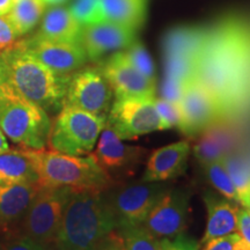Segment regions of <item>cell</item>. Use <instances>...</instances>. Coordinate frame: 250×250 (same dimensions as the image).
Wrapping results in <instances>:
<instances>
[{"mask_svg": "<svg viewBox=\"0 0 250 250\" xmlns=\"http://www.w3.org/2000/svg\"><path fill=\"white\" fill-rule=\"evenodd\" d=\"M19 44L61 76H71L88 62L80 43L58 42L33 36L19 41Z\"/></svg>", "mask_w": 250, "mask_h": 250, "instance_id": "14", "label": "cell"}, {"mask_svg": "<svg viewBox=\"0 0 250 250\" xmlns=\"http://www.w3.org/2000/svg\"><path fill=\"white\" fill-rule=\"evenodd\" d=\"M228 174L235 187L239 203L246 208L250 198V168L242 159L227 155L223 159Z\"/></svg>", "mask_w": 250, "mask_h": 250, "instance_id": "26", "label": "cell"}, {"mask_svg": "<svg viewBox=\"0 0 250 250\" xmlns=\"http://www.w3.org/2000/svg\"><path fill=\"white\" fill-rule=\"evenodd\" d=\"M196 78L213 95L224 118L242 114L250 107V41L206 39Z\"/></svg>", "mask_w": 250, "mask_h": 250, "instance_id": "1", "label": "cell"}, {"mask_svg": "<svg viewBox=\"0 0 250 250\" xmlns=\"http://www.w3.org/2000/svg\"><path fill=\"white\" fill-rule=\"evenodd\" d=\"M154 101L155 96L116 99L108 112L107 124L121 140L136 139L161 130Z\"/></svg>", "mask_w": 250, "mask_h": 250, "instance_id": "9", "label": "cell"}, {"mask_svg": "<svg viewBox=\"0 0 250 250\" xmlns=\"http://www.w3.org/2000/svg\"><path fill=\"white\" fill-rule=\"evenodd\" d=\"M190 193L187 189L169 188L147 214L142 226L158 239H171L188 226Z\"/></svg>", "mask_w": 250, "mask_h": 250, "instance_id": "12", "label": "cell"}, {"mask_svg": "<svg viewBox=\"0 0 250 250\" xmlns=\"http://www.w3.org/2000/svg\"><path fill=\"white\" fill-rule=\"evenodd\" d=\"M14 1H17V0H14Z\"/></svg>", "mask_w": 250, "mask_h": 250, "instance_id": "42", "label": "cell"}, {"mask_svg": "<svg viewBox=\"0 0 250 250\" xmlns=\"http://www.w3.org/2000/svg\"><path fill=\"white\" fill-rule=\"evenodd\" d=\"M39 189L33 183L0 184V235L18 232Z\"/></svg>", "mask_w": 250, "mask_h": 250, "instance_id": "17", "label": "cell"}, {"mask_svg": "<svg viewBox=\"0 0 250 250\" xmlns=\"http://www.w3.org/2000/svg\"><path fill=\"white\" fill-rule=\"evenodd\" d=\"M177 104L181 114L177 127L190 138L198 137L208 127L225 121L213 95L196 77L187 81Z\"/></svg>", "mask_w": 250, "mask_h": 250, "instance_id": "10", "label": "cell"}, {"mask_svg": "<svg viewBox=\"0 0 250 250\" xmlns=\"http://www.w3.org/2000/svg\"><path fill=\"white\" fill-rule=\"evenodd\" d=\"M45 250H57V248H56L55 245H52V246H49Z\"/></svg>", "mask_w": 250, "mask_h": 250, "instance_id": "40", "label": "cell"}, {"mask_svg": "<svg viewBox=\"0 0 250 250\" xmlns=\"http://www.w3.org/2000/svg\"><path fill=\"white\" fill-rule=\"evenodd\" d=\"M168 189L164 182H123L105 190L104 197L117 226L142 225Z\"/></svg>", "mask_w": 250, "mask_h": 250, "instance_id": "8", "label": "cell"}, {"mask_svg": "<svg viewBox=\"0 0 250 250\" xmlns=\"http://www.w3.org/2000/svg\"><path fill=\"white\" fill-rule=\"evenodd\" d=\"M19 35L7 15H0V51H7L18 44Z\"/></svg>", "mask_w": 250, "mask_h": 250, "instance_id": "33", "label": "cell"}, {"mask_svg": "<svg viewBox=\"0 0 250 250\" xmlns=\"http://www.w3.org/2000/svg\"><path fill=\"white\" fill-rule=\"evenodd\" d=\"M44 247L19 232L0 235V250H45Z\"/></svg>", "mask_w": 250, "mask_h": 250, "instance_id": "30", "label": "cell"}, {"mask_svg": "<svg viewBox=\"0 0 250 250\" xmlns=\"http://www.w3.org/2000/svg\"><path fill=\"white\" fill-rule=\"evenodd\" d=\"M137 40V30L121 24L101 21L83 26L79 43L88 61H100L112 52L123 51Z\"/></svg>", "mask_w": 250, "mask_h": 250, "instance_id": "15", "label": "cell"}, {"mask_svg": "<svg viewBox=\"0 0 250 250\" xmlns=\"http://www.w3.org/2000/svg\"><path fill=\"white\" fill-rule=\"evenodd\" d=\"M45 8L46 6L42 0H17L14 2L7 18L19 37L26 35L35 28L45 13Z\"/></svg>", "mask_w": 250, "mask_h": 250, "instance_id": "25", "label": "cell"}, {"mask_svg": "<svg viewBox=\"0 0 250 250\" xmlns=\"http://www.w3.org/2000/svg\"><path fill=\"white\" fill-rule=\"evenodd\" d=\"M0 130L21 147L44 149L51 121L44 109L0 83Z\"/></svg>", "mask_w": 250, "mask_h": 250, "instance_id": "5", "label": "cell"}, {"mask_svg": "<svg viewBox=\"0 0 250 250\" xmlns=\"http://www.w3.org/2000/svg\"><path fill=\"white\" fill-rule=\"evenodd\" d=\"M39 174V187L67 188L72 191L99 190L105 191L116 182L94 159L67 155L55 151L31 149Z\"/></svg>", "mask_w": 250, "mask_h": 250, "instance_id": "4", "label": "cell"}, {"mask_svg": "<svg viewBox=\"0 0 250 250\" xmlns=\"http://www.w3.org/2000/svg\"><path fill=\"white\" fill-rule=\"evenodd\" d=\"M44 2L45 6H59L64 2H66L67 0H42Z\"/></svg>", "mask_w": 250, "mask_h": 250, "instance_id": "39", "label": "cell"}, {"mask_svg": "<svg viewBox=\"0 0 250 250\" xmlns=\"http://www.w3.org/2000/svg\"><path fill=\"white\" fill-rule=\"evenodd\" d=\"M83 26L72 15L70 9L54 6L42 17L40 30L34 36L58 42L79 43Z\"/></svg>", "mask_w": 250, "mask_h": 250, "instance_id": "21", "label": "cell"}, {"mask_svg": "<svg viewBox=\"0 0 250 250\" xmlns=\"http://www.w3.org/2000/svg\"><path fill=\"white\" fill-rule=\"evenodd\" d=\"M190 154L189 142H179L156 149L148 158L143 182H166L186 171Z\"/></svg>", "mask_w": 250, "mask_h": 250, "instance_id": "18", "label": "cell"}, {"mask_svg": "<svg viewBox=\"0 0 250 250\" xmlns=\"http://www.w3.org/2000/svg\"><path fill=\"white\" fill-rule=\"evenodd\" d=\"M236 233L242 237L247 245L250 246V210L248 208L239 210Z\"/></svg>", "mask_w": 250, "mask_h": 250, "instance_id": "36", "label": "cell"}, {"mask_svg": "<svg viewBox=\"0 0 250 250\" xmlns=\"http://www.w3.org/2000/svg\"><path fill=\"white\" fill-rule=\"evenodd\" d=\"M204 202L208 208V224L202 242L215 237L236 233L239 206L229 199L220 198L208 192L204 195Z\"/></svg>", "mask_w": 250, "mask_h": 250, "instance_id": "19", "label": "cell"}, {"mask_svg": "<svg viewBox=\"0 0 250 250\" xmlns=\"http://www.w3.org/2000/svg\"><path fill=\"white\" fill-rule=\"evenodd\" d=\"M71 76H61L46 67L20 44L0 51V83L44 109L61 111Z\"/></svg>", "mask_w": 250, "mask_h": 250, "instance_id": "2", "label": "cell"}, {"mask_svg": "<svg viewBox=\"0 0 250 250\" xmlns=\"http://www.w3.org/2000/svg\"><path fill=\"white\" fill-rule=\"evenodd\" d=\"M68 9L83 27L104 21L102 0H73Z\"/></svg>", "mask_w": 250, "mask_h": 250, "instance_id": "28", "label": "cell"}, {"mask_svg": "<svg viewBox=\"0 0 250 250\" xmlns=\"http://www.w3.org/2000/svg\"><path fill=\"white\" fill-rule=\"evenodd\" d=\"M33 183L39 186L35 162L31 149H7L0 154V184Z\"/></svg>", "mask_w": 250, "mask_h": 250, "instance_id": "22", "label": "cell"}, {"mask_svg": "<svg viewBox=\"0 0 250 250\" xmlns=\"http://www.w3.org/2000/svg\"><path fill=\"white\" fill-rule=\"evenodd\" d=\"M193 153L202 166L229 155L236 142V136L225 122H219L197 137Z\"/></svg>", "mask_w": 250, "mask_h": 250, "instance_id": "20", "label": "cell"}, {"mask_svg": "<svg viewBox=\"0 0 250 250\" xmlns=\"http://www.w3.org/2000/svg\"><path fill=\"white\" fill-rule=\"evenodd\" d=\"M112 96L114 92L100 67H86L71 74L64 104L107 117Z\"/></svg>", "mask_w": 250, "mask_h": 250, "instance_id": "11", "label": "cell"}, {"mask_svg": "<svg viewBox=\"0 0 250 250\" xmlns=\"http://www.w3.org/2000/svg\"><path fill=\"white\" fill-rule=\"evenodd\" d=\"M199 243L192 237L184 234L171 237V239H160V250H198Z\"/></svg>", "mask_w": 250, "mask_h": 250, "instance_id": "34", "label": "cell"}, {"mask_svg": "<svg viewBox=\"0 0 250 250\" xmlns=\"http://www.w3.org/2000/svg\"><path fill=\"white\" fill-rule=\"evenodd\" d=\"M203 245L202 250H250V246L237 233L211 239Z\"/></svg>", "mask_w": 250, "mask_h": 250, "instance_id": "32", "label": "cell"}, {"mask_svg": "<svg viewBox=\"0 0 250 250\" xmlns=\"http://www.w3.org/2000/svg\"><path fill=\"white\" fill-rule=\"evenodd\" d=\"M188 81V80H187ZM187 81L174 79V78L165 77L164 83L161 86V96L160 98L168 100V101L179 103L182 96L184 86Z\"/></svg>", "mask_w": 250, "mask_h": 250, "instance_id": "35", "label": "cell"}, {"mask_svg": "<svg viewBox=\"0 0 250 250\" xmlns=\"http://www.w3.org/2000/svg\"><path fill=\"white\" fill-rule=\"evenodd\" d=\"M246 208H249V210H250V198H249V201H248V204H247V206H246Z\"/></svg>", "mask_w": 250, "mask_h": 250, "instance_id": "41", "label": "cell"}, {"mask_svg": "<svg viewBox=\"0 0 250 250\" xmlns=\"http://www.w3.org/2000/svg\"><path fill=\"white\" fill-rule=\"evenodd\" d=\"M72 192L67 188L40 187L18 232L44 247L55 245Z\"/></svg>", "mask_w": 250, "mask_h": 250, "instance_id": "7", "label": "cell"}, {"mask_svg": "<svg viewBox=\"0 0 250 250\" xmlns=\"http://www.w3.org/2000/svg\"><path fill=\"white\" fill-rule=\"evenodd\" d=\"M117 227L104 191H73L68 198L56 239L57 250H102Z\"/></svg>", "mask_w": 250, "mask_h": 250, "instance_id": "3", "label": "cell"}, {"mask_svg": "<svg viewBox=\"0 0 250 250\" xmlns=\"http://www.w3.org/2000/svg\"><path fill=\"white\" fill-rule=\"evenodd\" d=\"M204 167L206 176L213 188L218 190L224 197H226L229 201L239 203V197H237L235 187L229 174H228L226 166L224 164L223 159L208 162L203 165Z\"/></svg>", "mask_w": 250, "mask_h": 250, "instance_id": "27", "label": "cell"}, {"mask_svg": "<svg viewBox=\"0 0 250 250\" xmlns=\"http://www.w3.org/2000/svg\"><path fill=\"white\" fill-rule=\"evenodd\" d=\"M123 52L127 61L131 62V65L137 71H139L143 76L148 78V79L155 81L154 64H153L152 57L142 42L136 40L132 44L123 50Z\"/></svg>", "mask_w": 250, "mask_h": 250, "instance_id": "29", "label": "cell"}, {"mask_svg": "<svg viewBox=\"0 0 250 250\" xmlns=\"http://www.w3.org/2000/svg\"><path fill=\"white\" fill-rule=\"evenodd\" d=\"M107 117L64 104L51 123L48 144L55 152L67 155H85L98 143Z\"/></svg>", "mask_w": 250, "mask_h": 250, "instance_id": "6", "label": "cell"}, {"mask_svg": "<svg viewBox=\"0 0 250 250\" xmlns=\"http://www.w3.org/2000/svg\"><path fill=\"white\" fill-rule=\"evenodd\" d=\"M8 149V144H7V140H6V137L5 134L2 133V131L0 130V154L1 153L6 152Z\"/></svg>", "mask_w": 250, "mask_h": 250, "instance_id": "38", "label": "cell"}, {"mask_svg": "<svg viewBox=\"0 0 250 250\" xmlns=\"http://www.w3.org/2000/svg\"><path fill=\"white\" fill-rule=\"evenodd\" d=\"M104 21L137 30L147 17L148 0H102Z\"/></svg>", "mask_w": 250, "mask_h": 250, "instance_id": "24", "label": "cell"}, {"mask_svg": "<svg viewBox=\"0 0 250 250\" xmlns=\"http://www.w3.org/2000/svg\"><path fill=\"white\" fill-rule=\"evenodd\" d=\"M102 250H160V239L142 225H123L112 229Z\"/></svg>", "mask_w": 250, "mask_h": 250, "instance_id": "23", "label": "cell"}, {"mask_svg": "<svg viewBox=\"0 0 250 250\" xmlns=\"http://www.w3.org/2000/svg\"><path fill=\"white\" fill-rule=\"evenodd\" d=\"M145 154V148L122 143L116 132L105 122L93 156L115 182L123 183L124 179L136 173Z\"/></svg>", "mask_w": 250, "mask_h": 250, "instance_id": "13", "label": "cell"}, {"mask_svg": "<svg viewBox=\"0 0 250 250\" xmlns=\"http://www.w3.org/2000/svg\"><path fill=\"white\" fill-rule=\"evenodd\" d=\"M99 67L108 80L116 99L155 96V81L137 71L123 51L115 52Z\"/></svg>", "mask_w": 250, "mask_h": 250, "instance_id": "16", "label": "cell"}, {"mask_svg": "<svg viewBox=\"0 0 250 250\" xmlns=\"http://www.w3.org/2000/svg\"><path fill=\"white\" fill-rule=\"evenodd\" d=\"M154 102L156 111H158L159 117H160L161 130H168L171 129V127L179 126L181 121L179 104L162 98H155Z\"/></svg>", "mask_w": 250, "mask_h": 250, "instance_id": "31", "label": "cell"}, {"mask_svg": "<svg viewBox=\"0 0 250 250\" xmlns=\"http://www.w3.org/2000/svg\"><path fill=\"white\" fill-rule=\"evenodd\" d=\"M14 0H0V15H7L14 5Z\"/></svg>", "mask_w": 250, "mask_h": 250, "instance_id": "37", "label": "cell"}]
</instances>
